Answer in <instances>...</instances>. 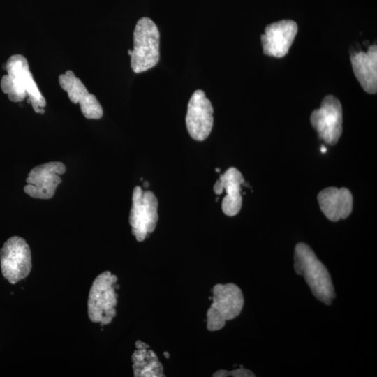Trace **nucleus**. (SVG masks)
<instances>
[{"mask_svg":"<svg viewBox=\"0 0 377 377\" xmlns=\"http://www.w3.org/2000/svg\"><path fill=\"white\" fill-rule=\"evenodd\" d=\"M320 208L332 221L347 218L353 209V196L346 188L327 187L318 194Z\"/></svg>","mask_w":377,"mask_h":377,"instance_id":"obj_14","label":"nucleus"},{"mask_svg":"<svg viewBox=\"0 0 377 377\" xmlns=\"http://www.w3.org/2000/svg\"><path fill=\"white\" fill-rule=\"evenodd\" d=\"M352 67L355 77L363 89L375 94L377 91V47L372 45L367 52L351 55Z\"/></svg>","mask_w":377,"mask_h":377,"instance_id":"obj_15","label":"nucleus"},{"mask_svg":"<svg viewBox=\"0 0 377 377\" xmlns=\"http://www.w3.org/2000/svg\"><path fill=\"white\" fill-rule=\"evenodd\" d=\"M215 170H216L217 172H220V169H219V168H216Z\"/></svg>","mask_w":377,"mask_h":377,"instance_id":"obj_22","label":"nucleus"},{"mask_svg":"<svg viewBox=\"0 0 377 377\" xmlns=\"http://www.w3.org/2000/svg\"><path fill=\"white\" fill-rule=\"evenodd\" d=\"M321 151L322 152H325L326 151V148L324 146L321 147Z\"/></svg>","mask_w":377,"mask_h":377,"instance_id":"obj_19","label":"nucleus"},{"mask_svg":"<svg viewBox=\"0 0 377 377\" xmlns=\"http://www.w3.org/2000/svg\"><path fill=\"white\" fill-rule=\"evenodd\" d=\"M66 172L65 165L59 161H51L37 165L28 174L24 191L38 199L53 197L57 186L61 182L60 175Z\"/></svg>","mask_w":377,"mask_h":377,"instance_id":"obj_9","label":"nucleus"},{"mask_svg":"<svg viewBox=\"0 0 377 377\" xmlns=\"http://www.w3.org/2000/svg\"><path fill=\"white\" fill-rule=\"evenodd\" d=\"M158 200L153 192L135 186L133 191L129 223L132 234L138 242L143 241L156 228L158 219Z\"/></svg>","mask_w":377,"mask_h":377,"instance_id":"obj_6","label":"nucleus"},{"mask_svg":"<svg viewBox=\"0 0 377 377\" xmlns=\"http://www.w3.org/2000/svg\"><path fill=\"white\" fill-rule=\"evenodd\" d=\"M117 277L105 271L100 274L92 283L88 302V316L93 323L101 325L109 324L116 316L117 295L115 291Z\"/></svg>","mask_w":377,"mask_h":377,"instance_id":"obj_4","label":"nucleus"},{"mask_svg":"<svg viewBox=\"0 0 377 377\" xmlns=\"http://www.w3.org/2000/svg\"><path fill=\"white\" fill-rule=\"evenodd\" d=\"M128 54L131 56V54H132V50H128Z\"/></svg>","mask_w":377,"mask_h":377,"instance_id":"obj_21","label":"nucleus"},{"mask_svg":"<svg viewBox=\"0 0 377 377\" xmlns=\"http://www.w3.org/2000/svg\"><path fill=\"white\" fill-rule=\"evenodd\" d=\"M143 186L144 187L147 188L149 186V183L147 182H145V183L143 184Z\"/></svg>","mask_w":377,"mask_h":377,"instance_id":"obj_18","label":"nucleus"},{"mask_svg":"<svg viewBox=\"0 0 377 377\" xmlns=\"http://www.w3.org/2000/svg\"><path fill=\"white\" fill-rule=\"evenodd\" d=\"M297 25L290 20H283L268 24L261 36L265 54L275 57L285 56L297 34Z\"/></svg>","mask_w":377,"mask_h":377,"instance_id":"obj_11","label":"nucleus"},{"mask_svg":"<svg viewBox=\"0 0 377 377\" xmlns=\"http://www.w3.org/2000/svg\"><path fill=\"white\" fill-rule=\"evenodd\" d=\"M213 107L201 89L195 91L188 103L186 124L191 137L198 141L205 140L213 126Z\"/></svg>","mask_w":377,"mask_h":377,"instance_id":"obj_10","label":"nucleus"},{"mask_svg":"<svg viewBox=\"0 0 377 377\" xmlns=\"http://www.w3.org/2000/svg\"><path fill=\"white\" fill-rule=\"evenodd\" d=\"M295 272L302 275L313 295L320 301L330 305L335 297V293L330 273L313 250L300 242L295 249Z\"/></svg>","mask_w":377,"mask_h":377,"instance_id":"obj_2","label":"nucleus"},{"mask_svg":"<svg viewBox=\"0 0 377 377\" xmlns=\"http://www.w3.org/2000/svg\"><path fill=\"white\" fill-rule=\"evenodd\" d=\"M5 68L8 74L2 77L1 89L10 101L21 102L26 96L34 111L43 114L46 101L39 91L29 71L27 59L21 54L10 57Z\"/></svg>","mask_w":377,"mask_h":377,"instance_id":"obj_1","label":"nucleus"},{"mask_svg":"<svg viewBox=\"0 0 377 377\" xmlns=\"http://www.w3.org/2000/svg\"><path fill=\"white\" fill-rule=\"evenodd\" d=\"M1 273L11 284L26 278L31 269L30 248L24 239L13 236L0 249Z\"/></svg>","mask_w":377,"mask_h":377,"instance_id":"obj_7","label":"nucleus"},{"mask_svg":"<svg viewBox=\"0 0 377 377\" xmlns=\"http://www.w3.org/2000/svg\"><path fill=\"white\" fill-rule=\"evenodd\" d=\"M310 120L320 139L327 144H336L342 133L340 101L332 95L325 96L320 107L312 112Z\"/></svg>","mask_w":377,"mask_h":377,"instance_id":"obj_8","label":"nucleus"},{"mask_svg":"<svg viewBox=\"0 0 377 377\" xmlns=\"http://www.w3.org/2000/svg\"><path fill=\"white\" fill-rule=\"evenodd\" d=\"M60 87L67 92L70 101L79 103L82 114L87 119H98L103 116V108L96 98L90 94L82 81L71 70L59 77Z\"/></svg>","mask_w":377,"mask_h":377,"instance_id":"obj_12","label":"nucleus"},{"mask_svg":"<svg viewBox=\"0 0 377 377\" xmlns=\"http://www.w3.org/2000/svg\"><path fill=\"white\" fill-rule=\"evenodd\" d=\"M163 355H165V357L166 358H168V357H169V354H168V352H164V353H163Z\"/></svg>","mask_w":377,"mask_h":377,"instance_id":"obj_20","label":"nucleus"},{"mask_svg":"<svg viewBox=\"0 0 377 377\" xmlns=\"http://www.w3.org/2000/svg\"><path fill=\"white\" fill-rule=\"evenodd\" d=\"M215 377H226V376H234V377H253L255 375L249 369H244L242 367L240 368L228 371L226 370H219L213 374Z\"/></svg>","mask_w":377,"mask_h":377,"instance_id":"obj_17","label":"nucleus"},{"mask_svg":"<svg viewBox=\"0 0 377 377\" xmlns=\"http://www.w3.org/2000/svg\"><path fill=\"white\" fill-rule=\"evenodd\" d=\"M212 293L213 302L207 312V327L209 331L223 328L226 320L240 313L244 305L242 292L234 283L216 284Z\"/></svg>","mask_w":377,"mask_h":377,"instance_id":"obj_5","label":"nucleus"},{"mask_svg":"<svg viewBox=\"0 0 377 377\" xmlns=\"http://www.w3.org/2000/svg\"><path fill=\"white\" fill-rule=\"evenodd\" d=\"M160 34L156 24L148 17L140 19L133 31L131 66L135 73L146 71L159 61Z\"/></svg>","mask_w":377,"mask_h":377,"instance_id":"obj_3","label":"nucleus"},{"mask_svg":"<svg viewBox=\"0 0 377 377\" xmlns=\"http://www.w3.org/2000/svg\"><path fill=\"white\" fill-rule=\"evenodd\" d=\"M137 350L132 355L133 374L135 377H163V368L149 346L138 340Z\"/></svg>","mask_w":377,"mask_h":377,"instance_id":"obj_16","label":"nucleus"},{"mask_svg":"<svg viewBox=\"0 0 377 377\" xmlns=\"http://www.w3.org/2000/svg\"><path fill=\"white\" fill-rule=\"evenodd\" d=\"M244 183L243 175L234 167L228 168L221 175L215 183L213 189L216 194L220 195L224 190L226 192L221 205L222 210L226 215L232 216L239 212L242 204L241 185Z\"/></svg>","mask_w":377,"mask_h":377,"instance_id":"obj_13","label":"nucleus"}]
</instances>
